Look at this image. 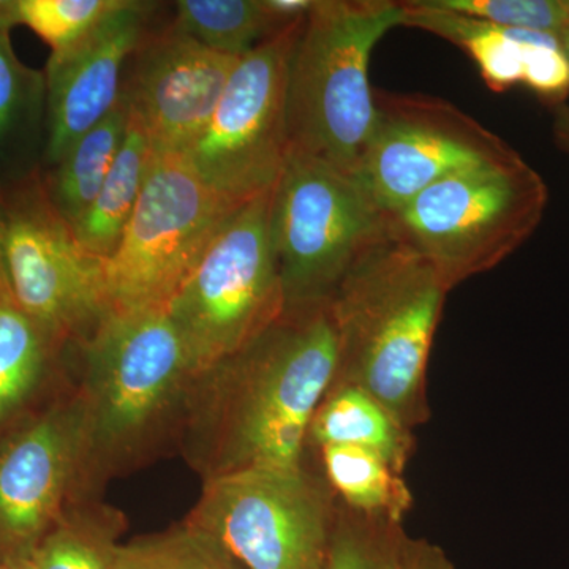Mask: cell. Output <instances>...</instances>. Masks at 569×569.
Returning <instances> with one entry per match:
<instances>
[{
	"instance_id": "6da1fadb",
	"label": "cell",
	"mask_w": 569,
	"mask_h": 569,
	"mask_svg": "<svg viewBox=\"0 0 569 569\" xmlns=\"http://www.w3.org/2000/svg\"><path fill=\"white\" fill-rule=\"evenodd\" d=\"M337 369L331 302L284 310L250 346L194 378L187 451L206 479L302 466L310 422Z\"/></svg>"
},
{
	"instance_id": "7a4b0ae2",
	"label": "cell",
	"mask_w": 569,
	"mask_h": 569,
	"mask_svg": "<svg viewBox=\"0 0 569 569\" xmlns=\"http://www.w3.org/2000/svg\"><path fill=\"white\" fill-rule=\"evenodd\" d=\"M447 295L432 266L388 231L332 296L331 387L361 389L407 429L429 421L427 365Z\"/></svg>"
},
{
	"instance_id": "3957f363",
	"label": "cell",
	"mask_w": 569,
	"mask_h": 569,
	"mask_svg": "<svg viewBox=\"0 0 569 569\" xmlns=\"http://www.w3.org/2000/svg\"><path fill=\"white\" fill-rule=\"evenodd\" d=\"M400 13L395 0H317L288 77L290 152L358 179L377 121L370 56Z\"/></svg>"
},
{
	"instance_id": "277c9868",
	"label": "cell",
	"mask_w": 569,
	"mask_h": 569,
	"mask_svg": "<svg viewBox=\"0 0 569 569\" xmlns=\"http://www.w3.org/2000/svg\"><path fill=\"white\" fill-rule=\"evenodd\" d=\"M82 478L133 458L189 399L194 380L167 309L110 312L84 343Z\"/></svg>"
},
{
	"instance_id": "5b68a950",
	"label": "cell",
	"mask_w": 569,
	"mask_h": 569,
	"mask_svg": "<svg viewBox=\"0 0 569 569\" xmlns=\"http://www.w3.org/2000/svg\"><path fill=\"white\" fill-rule=\"evenodd\" d=\"M548 201V183L518 153L432 183L387 213L388 231L432 266L449 293L526 244Z\"/></svg>"
},
{
	"instance_id": "8992f818",
	"label": "cell",
	"mask_w": 569,
	"mask_h": 569,
	"mask_svg": "<svg viewBox=\"0 0 569 569\" xmlns=\"http://www.w3.org/2000/svg\"><path fill=\"white\" fill-rule=\"evenodd\" d=\"M272 194L228 220L168 302L194 378L250 346L287 310L272 246Z\"/></svg>"
},
{
	"instance_id": "52a82bcc",
	"label": "cell",
	"mask_w": 569,
	"mask_h": 569,
	"mask_svg": "<svg viewBox=\"0 0 569 569\" xmlns=\"http://www.w3.org/2000/svg\"><path fill=\"white\" fill-rule=\"evenodd\" d=\"M272 246L287 310L331 302L365 254L388 236V216L358 179L288 153L272 194Z\"/></svg>"
},
{
	"instance_id": "ba28073f",
	"label": "cell",
	"mask_w": 569,
	"mask_h": 569,
	"mask_svg": "<svg viewBox=\"0 0 569 569\" xmlns=\"http://www.w3.org/2000/svg\"><path fill=\"white\" fill-rule=\"evenodd\" d=\"M337 503L305 466L244 468L206 479L187 523L246 569H325Z\"/></svg>"
},
{
	"instance_id": "9c48e42d",
	"label": "cell",
	"mask_w": 569,
	"mask_h": 569,
	"mask_svg": "<svg viewBox=\"0 0 569 569\" xmlns=\"http://www.w3.org/2000/svg\"><path fill=\"white\" fill-rule=\"evenodd\" d=\"M242 206L213 192L182 156H156L116 252L104 263L111 312L167 309Z\"/></svg>"
},
{
	"instance_id": "30bf717a",
	"label": "cell",
	"mask_w": 569,
	"mask_h": 569,
	"mask_svg": "<svg viewBox=\"0 0 569 569\" xmlns=\"http://www.w3.org/2000/svg\"><path fill=\"white\" fill-rule=\"evenodd\" d=\"M305 22L239 59L208 126L182 153L194 173L230 203H249L274 189L282 174L290 153L288 77Z\"/></svg>"
},
{
	"instance_id": "8fae6325",
	"label": "cell",
	"mask_w": 569,
	"mask_h": 569,
	"mask_svg": "<svg viewBox=\"0 0 569 569\" xmlns=\"http://www.w3.org/2000/svg\"><path fill=\"white\" fill-rule=\"evenodd\" d=\"M3 254L14 302L52 346L82 343L111 312L107 261L82 249L40 183L0 201Z\"/></svg>"
},
{
	"instance_id": "7c38bea8",
	"label": "cell",
	"mask_w": 569,
	"mask_h": 569,
	"mask_svg": "<svg viewBox=\"0 0 569 569\" xmlns=\"http://www.w3.org/2000/svg\"><path fill=\"white\" fill-rule=\"evenodd\" d=\"M376 108L358 181L385 213L448 176L519 153L440 97L376 89Z\"/></svg>"
},
{
	"instance_id": "4fadbf2b",
	"label": "cell",
	"mask_w": 569,
	"mask_h": 569,
	"mask_svg": "<svg viewBox=\"0 0 569 569\" xmlns=\"http://www.w3.org/2000/svg\"><path fill=\"white\" fill-rule=\"evenodd\" d=\"M122 96L156 156H182L203 132L239 59L219 54L167 26L133 52Z\"/></svg>"
},
{
	"instance_id": "5bb4252c",
	"label": "cell",
	"mask_w": 569,
	"mask_h": 569,
	"mask_svg": "<svg viewBox=\"0 0 569 569\" xmlns=\"http://www.w3.org/2000/svg\"><path fill=\"white\" fill-rule=\"evenodd\" d=\"M82 478L77 400L54 407L0 443V560L29 559L62 519Z\"/></svg>"
},
{
	"instance_id": "9a60e30c",
	"label": "cell",
	"mask_w": 569,
	"mask_h": 569,
	"mask_svg": "<svg viewBox=\"0 0 569 569\" xmlns=\"http://www.w3.org/2000/svg\"><path fill=\"white\" fill-rule=\"evenodd\" d=\"M152 10L153 3L121 0L89 36L50 56L44 71L48 162L58 163L121 100L123 67L148 33Z\"/></svg>"
},
{
	"instance_id": "2e32d148",
	"label": "cell",
	"mask_w": 569,
	"mask_h": 569,
	"mask_svg": "<svg viewBox=\"0 0 569 569\" xmlns=\"http://www.w3.org/2000/svg\"><path fill=\"white\" fill-rule=\"evenodd\" d=\"M399 26L421 29L460 48L477 63L490 91L507 92L522 84L526 47L537 31L508 28L445 9L437 0L400 2Z\"/></svg>"
},
{
	"instance_id": "e0dca14e",
	"label": "cell",
	"mask_w": 569,
	"mask_h": 569,
	"mask_svg": "<svg viewBox=\"0 0 569 569\" xmlns=\"http://www.w3.org/2000/svg\"><path fill=\"white\" fill-rule=\"evenodd\" d=\"M307 443L317 448L342 445L369 449L403 475L415 437L413 430L361 389L331 387L313 415Z\"/></svg>"
},
{
	"instance_id": "ac0fdd59",
	"label": "cell",
	"mask_w": 569,
	"mask_h": 569,
	"mask_svg": "<svg viewBox=\"0 0 569 569\" xmlns=\"http://www.w3.org/2000/svg\"><path fill=\"white\" fill-rule=\"evenodd\" d=\"M153 157L151 142L130 114L126 140L110 173L91 206L71 227L82 249L93 257L107 261L118 249L140 200Z\"/></svg>"
},
{
	"instance_id": "d6986e66",
	"label": "cell",
	"mask_w": 569,
	"mask_h": 569,
	"mask_svg": "<svg viewBox=\"0 0 569 569\" xmlns=\"http://www.w3.org/2000/svg\"><path fill=\"white\" fill-rule=\"evenodd\" d=\"M129 107L123 96L110 114L78 138L54 164L47 189L51 203L73 227L110 173L129 127Z\"/></svg>"
},
{
	"instance_id": "ffe728a7",
	"label": "cell",
	"mask_w": 569,
	"mask_h": 569,
	"mask_svg": "<svg viewBox=\"0 0 569 569\" xmlns=\"http://www.w3.org/2000/svg\"><path fill=\"white\" fill-rule=\"evenodd\" d=\"M325 479L339 501L356 511L402 522L413 496L402 475L369 449L321 447Z\"/></svg>"
},
{
	"instance_id": "44dd1931",
	"label": "cell",
	"mask_w": 569,
	"mask_h": 569,
	"mask_svg": "<svg viewBox=\"0 0 569 569\" xmlns=\"http://www.w3.org/2000/svg\"><path fill=\"white\" fill-rule=\"evenodd\" d=\"M176 29L209 50L241 59L254 47L279 33L263 0H179Z\"/></svg>"
},
{
	"instance_id": "7402d4cb",
	"label": "cell",
	"mask_w": 569,
	"mask_h": 569,
	"mask_svg": "<svg viewBox=\"0 0 569 569\" xmlns=\"http://www.w3.org/2000/svg\"><path fill=\"white\" fill-rule=\"evenodd\" d=\"M52 343L14 301L0 302V422L39 385Z\"/></svg>"
},
{
	"instance_id": "603a6c76",
	"label": "cell",
	"mask_w": 569,
	"mask_h": 569,
	"mask_svg": "<svg viewBox=\"0 0 569 569\" xmlns=\"http://www.w3.org/2000/svg\"><path fill=\"white\" fill-rule=\"evenodd\" d=\"M121 0H0V31L31 29L51 54L69 50L89 36Z\"/></svg>"
},
{
	"instance_id": "cb8c5ba5",
	"label": "cell",
	"mask_w": 569,
	"mask_h": 569,
	"mask_svg": "<svg viewBox=\"0 0 569 569\" xmlns=\"http://www.w3.org/2000/svg\"><path fill=\"white\" fill-rule=\"evenodd\" d=\"M406 535L402 522L339 501L325 569H396Z\"/></svg>"
},
{
	"instance_id": "d4e9b609",
	"label": "cell",
	"mask_w": 569,
	"mask_h": 569,
	"mask_svg": "<svg viewBox=\"0 0 569 569\" xmlns=\"http://www.w3.org/2000/svg\"><path fill=\"white\" fill-rule=\"evenodd\" d=\"M116 522L111 515L84 511L63 515L33 549V569H112Z\"/></svg>"
},
{
	"instance_id": "484cf974",
	"label": "cell",
	"mask_w": 569,
	"mask_h": 569,
	"mask_svg": "<svg viewBox=\"0 0 569 569\" xmlns=\"http://www.w3.org/2000/svg\"><path fill=\"white\" fill-rule=\"evenodd\" d=\"M112 569H246L203 531L181 529L118 545Z\"/></svg>"
},
{
	"instance_id": "4316f807",
	"label": "cell",
	"mask_w": 569,
	"mask_h": 569,
	"mask_svg": "<svg viewBox=\"0 0 569 569\" xmlns=\"http://www.w3.org/2000/svg\"><path fill=\"white\" fill-rule=\"evenodd\" d=\"M47 97L44 73L18 59L10 32L0 31V146L40 110Z\"/></svg>"
},
{
	"instance_id": "83f0119b",
	"label": "cell",
	"mask_w": 569,
	"mask_h": 569,
	"mask_svg": "<svg viewBox=\"0 0 569 569\" xmlns=\"http://www.w3.org/2000/svg\"><path fill=\"white\" fill-rule=\"evenodd\" d=\"M445 9L527 31L559 36L569 26V0H437Z\"/></svg>"
},
{
	"instance_id": "f1b7e54d",
	"label": "cell",
	"mask_w": 569,
	"mask_h": 569,
	"mask_svg": "<svg viewBox=\"0 0 569 569\" xmlns=\"http://www.w3.org/2000/svg\"><path fill=\"white\" fill-rule=\"evenodd\" d=\"M522 84L549 107L565 103L569 96V61L559 36L533 33L526 47Z\"/></svg>"
},
{
	"instance_id": "f546056e",
	"label": "cell",
	"mask_w": 569,
	"mask_h": 569,
	"mask_svg": "<svg viewBox=\"0 0 569 569\" xmlns=\"http://www.w3.org/2000/svg\"><path fill=\"white\" fill-rule=\"evenodd\" d=\"M396 569H456L447 552L427 539L403 537Z\"/></svg>"
},
{
	"instance_id": "4dcf8cb0",
	"label": "cell",
	"mask_w": 569,
	"mask_h": 569,
	"mask_svg": "<svg viewBox=\"0 0 569 569\" xmlns=\"http://www.w3.org/2000/svg\"><path fill=\"white\" fill-rule=\"evenodd\" d=\"M552 133L557 148L569 157V104L553 108Z\"/></svg>"
},
{
	"instance_id": "1f68e13d",
	"label": "cell",
	"mask_w": 569,
	"mask_h": 569,
	"mask_svg": "<svg viewBox=\"0 0 569 569\" xmlns=\"http://www.w3.org/2000/svg\"><path fill=\"white\" fill-rule=\"evenodd\" d=\"M3 227H2V212H0V302L14 301L13 291L7 272L6 254H3Z\"/></svg>"
},
{
	"instance_id": "d6a6232c",
	"label": "cell",
	"mask_w": 569,
	"mask_h": 569,
	"mask_svg": "<svg viewBox=\"0 0 569 569\" xmlns=\"http://www.w3.org/2000/svg\"><path fill=\"white\" fill-rule=\"evenodd\" d=\"M0 569H33L31 560H0Z\"/></svg>"
},
{
	"instance_id": "836d02e7",
	"label": "cell",
	"mask_w": 569,
	"mask_h": 569,
	"mask_svg": "<svg viewBox=\"0 0 569 569\" xmlns=\"http://www.w3.org/2000/svg\"><path fill=\"white\" fill-rule=\"evenodd\" d=\"M559 39L561 43V50H563L565 56H567L569 61V26L567 29H563V31L559 33Z\"/></svg>"
}]
</instances>
